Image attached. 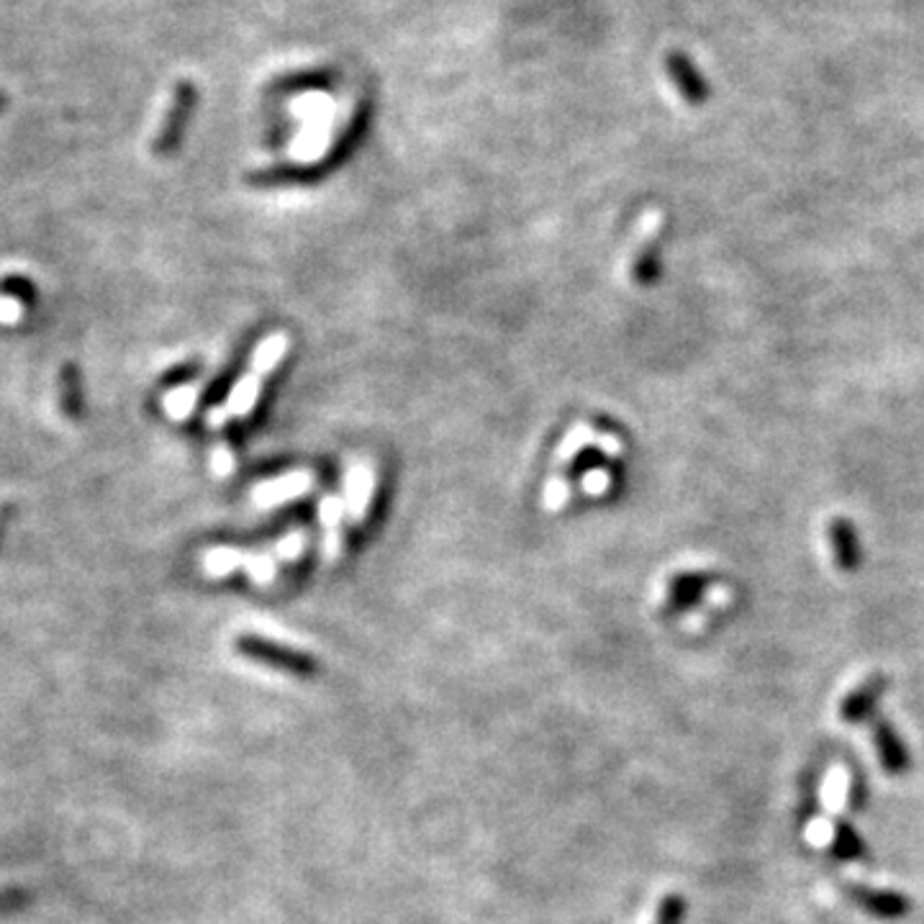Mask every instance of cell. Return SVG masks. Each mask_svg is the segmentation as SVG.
<instances>
[{"instance_id": "obj_17", "label": "cell", "mask_w": 924, "mask_h": 924, "mask_svg": "<svg viewBox=\"0 0 924 924\" xmlns=\"http://www.w3.org/2000/svg\"><path fill=\"white\" fill-rule=\"evenodd\" d=\"M0 295L13 299L24 308L37 306V286H34V280L26 278V275H5V278L0 280Z\"/></svg>"}, {"instance_id": "obj_14", "label": "cell", "mask_w": 924, "mask_h": 924, "mask_svg": "<svg viewBox=\"0 0 924 924\" xmlns=\"http://www.w3.org/2000/svg\"><path fill=\"white\" fill-rule=\"evenodd\" d=\"M830 542L832 553H835L837 568L843 570H856L860 562V549H858V534L848 519H835L830 527Z\"/></svg>"}, {"instance_id": "obj_10", "label": "cell", "mask_w": 924, "mask_h": 924, "mask_svg": "<svg viewBox=\"0 0 924 924\" xmlns=\"http://www.w3.org/2000/svg\"><path fill=\"white\" fill-rule=\"evenodd\" d=\"M372 489H376V472L368 465H357L347 476V519L350 527L357 529L368 517Z\"/></svg>"}, {"instance_id": "obj_6", "label": "cell", "mask_w": 924, "mask_h": 924, "mask_svg": "<svg viewBox=\"0 0 924 924\" xmlns=\"http://www.w3.org/2000/svg\"><path fill=\"white\" fill-rule=\"evenodd\" d=\"M873 747L878 752V763L888 775H904L912 768V755L891 722L876 719L873 722Z\"/></svg>"}, {"instance_id": "obj_9", "label": "cell", "mask_w": 924, "mask_h": 924, "mask_svg": "<svg viewBox=\"0 0 924 924\" xmlns=\"http://www.w3.org/2000/svg\"><path fill=\"white\" fill-rule=\"evenodd\" d=\"M60 408L69 421H83L88 414L86 378L77 363H65L60 368Z\"/></svg>"}, {"instance_id": "obj_11", "label": "cell", "mask_w": 924, "mask_h": 924, "mask_svg": "<svg viewBox=\"0 0 924 924\" xmlns=\"http://www.w3.org/2000/svg\"><path fill=\"white\" fill-rule=\"evenodd\" d=\"M312 485H314V472L299 470V472H288V476L260 483L255 489V496L260 501V506H278L288 498H299L301 493H306Z\"/></svg>"}, {"instance_id": "obj_16", "label": "cell", "mask_w": 924, "mask_h": 924, "mask_svg": "<svg viewBox=\"0 0 924 924\" xmlns=\"http://www.w3.org/2000/svg\"><path fill=\"white\" fill-rule=\"evenodd\" d=\"M704 591H707V581H704V578H698V575L675 578V581L670 583V591H668V606L673 611L688 609V606H694L698 598H701Z\"/></svg>"}, {"instance_id": "obj_2", "label": "cell", "mask_w": 924, "mask_h": 924, "mask_svg": "<svg viewBox=\"0 0 924 924\" xmlns=\"http://www.w3.org/2000/svg\"><path fill=\"white\" fill-rule=\"evenodd\" d=\"M598 432L594 425L588 421H575L562 436L560 447L555 450V463L553 472H549L547 485H545V509L547 511H560L570 498V468H573L575 457L581 455L583 447L596 444Z\"/></svg>"}, {"instance_id": "obj_1", "label": "cell", "mask_w": 924, "mask_h": 924, "mask_svg": "<svg viewBox=\"0 0 924 924\" xmlns=\"http://www.w3.org/2000/svg\"><path fill=\"white\" fill-rule=\"evenodd\" d=\"M288 347H291V340H288V334H283V331H275V334L265 337V340L260 342L255 357H252V368L231 388L227 398V412L214 408V412L224 414V429H227L231 419H250L260 401V393H263V383L273 376V370L283 363Z\"/></svg>"}, {"instance_id": "obj_13", "label": "cell", "mask_w": 924, "mask_h": 924, "mask_svg": "<svg viewBox=\"0 0 924 924\" xmlns=\"http://www.w3.org/2000/svg\"><path fill=\"white\" fill-rule=\"evenodd\" d=\"M347 517V506L340 498L327 496L321 501V524H324V555L327 560H337L344 547L342 519Z\"/></svg>"}, {"instance_id": "obj_22", "label": "cell", "mask_w": 924, "mask_h": 924, "mask_svg": "<svg viewBox=\"0 0 924 924\" xmlns=\"http://www.w3.org/2000/svg\"><path fill=\"white\" fill-rule=\"evenodd\" d=\"M5 105H9V93H5L3 88H0V114L5 111Z\"/></svg>"}, {"instance_id": "obj_19", "label": "cell", "mask_w": 924, "mask_h": 924, "mask_svg": "<svg viewBox=\"0 0 924 924\" xmlns=\"http://www.w3.org/2000/svg\"><path fill=\"white\" fill-rule=\"evenodd\" d=\"M868 807V781L865 773H852L850 786H848V809L852 814H860Z\"/></svg>"}, {"instance_id": "obj_15", "label": "cell", "mask_w": 924, "mask_h": 924, "mask_svg": "<svg viewBox=\"0 0 924 924\" xmlns=\"http://www.w3.org/2000/svg\"><path fill=\"white\" fill-rule=\"evenodd\" d=\"M832 856L837 860H843V863H856V860H865L868 858V845L865 839L860 837V832L852 827L848 820H837L835 827H832Z\"/></svg>"}, {"instance_id": "obj_18", "label": "cell", "mask_w": 924, "mask_h": 924, "mask_svg": "<svg viewBox=\"0 0 924 924\" xmlns=\"http://www.w3.org/2000/svg\"><path fill=\"white\" fill-rule=\"evenodd\" d=\"M686 896L681 894H666L660 899L658 912H655V924H683L686 922Z\"/></svg>"}, {"instance_id": "obj_20", "label": "cell", "mask_w": 924, "mask_h": 924, "mask_svg": "<svg viewBox=\"0 0 924 924\" xmlns=\"http://www.w3.org/2000/svg\"><path fill=\"white\" fill-rule=\"evenodd\" d=\"M583 491L588 493V496H604L606 491L611 489V476L606 470H588L583 476Z\"/></svg>"}, {"instance_id": "obj_3", "label": "cell", "mask_w": 924, "mask_h": 924, "mask_svg": "<svg viewBox=\"0 0 924 924\" xmlns=\"http://www.w3.org/2000/svg\"><path fill=\"white\" fill-rule=\"evenodd\" d=\"M235 647L244 658L263 662V666H270L275 670H283V673L299 675V679H314L319 673V662H316L314 655L260 637V634H239Z\"/></svg>"}, {"instance_id": "obj_21", "label": "cell", "mask_w": 924, "mask_h": 924, "mask_svg": "<svg viewBox=\"0 0 924 924\" xmlns=\"http://www.w3.org/2000/svg\"><path fill=\"white\" fill-rule=\"evenodd\" d=\"M13 514H16V506H13V504H3V506H0V545H3L5 532H9V527H11V521H13Z\"/></svg>"}, {"instance_id": "obj_12", "label": "cell", "mask_w": 924, "mask_h": 924, "mask_svg": "<svg viewBox=\"0 0 924 924\" xmlns=\"http://www.w3.org/2000/svg\"><path fill=\"white\" fill-rule=\"evenodd\" d=\"M660 231V214L650 211L640 224V242L632 250L630 257V275L634 283H647L653 278V237Z\"/></svg>"}, {"instance_id": "obj_7", "label": "cell", "mask_w": 924, "mask_h": 924, "mask_svg": "<svg viewBox=\"0 0 924 924\" xmlns=\"http://www.w3.org/2000/svg\"><path fill=\"white\" fill-rule=\"evenodd\" d=\"M888 688L886 675H871V679L860 683L858 688H852L848 696L839 704V719L845 724H860L873 714L878 707V701L884 698Z\"/></svg>"}, {"instance_id": "obj_4", "label": "cell", "mask_w": 924, "mask_h": 924, "mask_svg": "<svg viewBox=\"0 0 924 924\" xmlns=\"http://www.w3.org/2000/svg\"><path fill=\"white\" fill-rule=\"evenodd\" d=\"M195 103H199V88L193 86V80H178L170 98V109L165 111L160 129L152 139L154 157H173L180 150Z\"/></svg>"}, {"instance_id": "obj_8", "label": "cell", "mask_w": 924, "mask_h": 924, "mask_svg": "<svg viewBox=\"0 0 924 924\" xmlns=\"http://www.w3.org/2000/svg\"><path fill=\"white\" fill-rule=\"evenodd\" d=\"M666 67L670 80L675 83V88L681 90V96L686 98L691 105H701L709 98V86L704 80L701 69L694 65V60L683 52H670L666 58Z\"/></svg>"}, {"instance_id": "obj_5", "label": "cell", "mask_w": 924, "mask_h": 924, "mask_svg": "<svg viewBox=\"0 0 924 924\" xmlns=\"http://www.w3.org/2000/svg\"><path fill=\"white\" fill-rule=\"evenodd\" d=\"M845 896L863 909L868 916L881 922H899L912 914V899L907 894L891 891V888H871L863 884H850L845 888Z\"/></svg>"}]
</instances>
